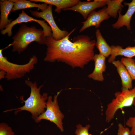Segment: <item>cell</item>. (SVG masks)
<instances>
[{
  "label": "cell",
  "mask_w": 135,
  "mask_h": 135,
  "mask_svg": "<svg viewBox=\"0 0 135 135\" xmlns=\"http://www.w3.org/2000/svg\"><path fill=\"white\" fill-rule=\"evenodd\" d=\"M12 128L7 124L2 122L0 123V135H14Z\"/></svg>",
  "instance_id": "22"
},
{
  "label": "cell",
  "mask_w": 135,
  "mask_h": 135,
  "mask_svg": "<svg viewBox=\"0 0 135 135\" xmlns=\"http://www.w3.org/2000/svg\"><path fill=\"white\" fill-rule=\"evenodd\" d=\"M133 104L134 105V106L135 108V98L134 100L133 103Z\"/></svg>",
  "instance_id": "25"
},
{
  "label": "cell",
  "mask_w": 135,
  "mask_h": 135,
  "mask_svg": "<svg viewBox=\"0 0 135 135\" xmlns=\"http://www.w3.org/2000/svg\"><path fill=\"white\" fill-rule=\"evenodd\" d=\"M115 98L108 104L105 112L106 121L110 122L119 109L131 106L135 98V87L130 89L121 90L114 94Z\"/></svg>",
  "instance_id": "5"
},
{
  "label": "cell",
  "mask_w": 135,
  "mask_h": 135,
  "mask_svg": "<svg viewBox=\"0 0 135 135\" xmlns=\"http://www.w3.org/2000/svg\"><path fill=\"white\" fill-rule=\"evenodd\" d=\"M134 42H135V40H134ZM134 46H135V45Z\"/></svg>",
  "instance_id": "26"
},
{
  "label": "cell",
  "mask_w": 135,
  "mask_h": 135,
  "mask_svg": "<svg viewBox=\"0 0 135 135\" xmlns=\"http://www.w3.org/2000/svg\"><path fill=\"white\" fill-rule=\"evenodd\" d=\"M52 6V5L49 4L45 10L41 12L36 10H30V11L33 16L38 18H42L46 21L51 28L52 37L54 40H59L66 37L69 32L66 30H60L57 26L53 16Z\"/></svg>",
  "instance_id": "7"
},
{
  "label": "cell",
  "mask_w": 135,
  "mask_h": 135,
  "mask_svg": "<svg viewBox=\"0 0 135 135\" xmlns=\"http://www.w3.org/2000/svg\"><path fill=\"white\" fill-rule=\"evenodd\" d=\"M14 4L12 0H1L0 1V30L1 31L4 29L12 21V19H8V18L13 7Z\"/></svg>",
  "instance_id": "14"
},
{
  "label": "cell",
  "mask_w": 135,
  "mask_h": 135,
  "mask_svg": "<svg viewBox=\"0 0 135 135\" xmlns=\"http://www.w3.org/2000/svg\"><path fill=\"white\" fill-rule=\"evenodd\" d=\"M32 21L37 22L42 26L46 37L52 36L51 28L45 22V20H38L32 18L26 14L24 10H22V12L19 14V16L16 18L12 21L4 29L1 31V33L3 35L7 34L8 36L10 37L12 35V30L14 26L19 23Z\"/></svg>",
  "instance_id": "8"
},
{
  "label": "cell",
  "mask_w": 135,
  "mask_h": 135,
  "mask_svg": "<svg viewBox=\"0 0 135 135\" xmlns=\"http://www.w3.org/2000/svg\"><path fill=\"white\" fill-rule=\"evenodd\" d=\"M110 47L112 52L108 61L110 63H112L115 60L116 57L118 56H124L126 58H132L135 56V46H129L125 48L119 45H112Z\"/></svg>",
  "instance_id": "15"
},
{
  "label": "cell",
  "mask_w": 135,
  "mask_h": 135,
  "mask_svg": "<svg viewBox=\"0 0 135 135\" xmlns=\"http://www.w3.org/2000/svg\"><path fill=\"white\" fill-rule=\"evenodd\" d=\"M124 4V6H128L126 12L122 15L121 14L122 10H118V20L115 23L112 24V26L114 28L119 29L125 26L128 30H130V22L131 18L135 12V0H132L130 2H125Z\"/></svg>",
  "instance_id": "11"
},
{
  "label": "cell",
  "mask_w": 135,
  "mask_h": 135,
  "mask_svg": "<svg viewBox=\"0 0 135 135\" xmlns=\"http://www.w3.org/2000/svg\"><path fill=\"white\" fill-rule=\"evenodd\" d=\"M90 128V126L89 124L84 127L81 124H78L76 126L75 133L76 135H92L88 132Z\"/></svg>",
  "instance_id": "21"
},
{
  "label": "cell",
  "mask_w": 135,
  "mask_h": 135,
  "mask_svg": "<svg viewBox=\"0 0 135 135\" xmlns=\"http://www.w3.org/2000/svg\"><path fill=\"white\" fill-rule=\"evenodd\" d=\"M75 30L73 29L60 40H54L52 36L46 37L45 62H61L73 68H83L93 60L96 41L91 40L87 35H80L74 37L72 42L70 40V36Z\"/></svg>",
  "instance_id": "1"
},
{
  "label": "cell",
  "mask_w": 135,
  "mask_h": 135,
  "mask_svg": "<svg viewBox=\"0 0 135 135\" xmlns=\"http://www.w3.org/2000/svg\"><path fill=\"white\" fill-rule=\"evenodd\" d=\"M25 83L30 87L31 90L30 96L26 100H24L23 96H21L20 98V100L24 102V104L20 107L7 110L3 112L16 110L14 114H16L20 111H27L30 113L32 118L35 121L46 110V101L48 98V94L47 93H44L42 95L40 94V90L44 86L43 84L38 87L36 81L33 83L28 80L25 81Z\"/></svg>",
  "instance_id": "2"
},
{
  "label": "cell",
  "mask_w": 135,
  "mask_h": 135,
  "mask_svg": "<svg viewBox=\"0 0 135 135\" xmlns=\"http://www.w3.org/2000/svg\"><path fill=\"white\" fill-rule=\"evenodd\" d=\"M106 8V7L104 6L98 11L94 10L90 12L86 20L82 22L83 26L79 32L92 26L98 28L100 26L102 22L108 19L110 17L107 12Z\"/></svg>",
  "instance_id": "10"
},
{
  "label": "cell",
  "mask_w": 135,
  "mask_h": 135,
  "mask_svg": "<svg viewBox=\"0 0 135 135\" xmlns=\"http://www.w3.org/2000/svg\"><path fill=\"white\" fill-rule=\"evenodd\" d=\"M12 39L13 41L10 44L12 51L17 52L19 54L25 50L32 42L46 44V37L42 29L37 28L35 26L28 27L24 24L20 25Z\"/></svg>",
  "instance_id": "3"
},
{
  "label": "cell",
  "mask_w": 135,
  "mask_h": 135,
  "mask_svg": "<svg viewBox=\"0 0 135 135\" xmlns=\"http://www.w3.org/2000/svg\"><path fill=\"white\" fill-rule=\"evenodd\" d=\"M118 135H131L130 130L128 128L125 127L120 123L118 124Z\"/></svg>",
  "instance_id": "24"
},
{
  "label": "cell",
  "mask_w": 135,
  "mask_h": 135,
  "mask_svg": "<svg viewBox=\"0 0 135 135\" xmlns=\"http://www.w3.org/2000/svg\"><path fill=\"white\" fill-rule=\"evenodd\" d=\"M116 68L121 80V90H130L132 88V80L126 68L119 60H114L112 63Z\"/></svg>",
  "instance_id": "13"
},
{
  "label": "cell",
  "mask_w": 135,
  "mask_h": 135,
  "mask_svg": "<svg viewBox=\"0 0 135 135\" xmlns=\"http://www.w3.org/2000/svg\"><path fill=\"white\" fill-rule=\"evenodd\" d=\"M126 124L131 128V135H135V116L130 117L127 120Z\"/></svg>",
  "instance_id": "23"
},
{
  "label": "cell",
  "mask_w": 135,
  "mask_h": 135,
  "mask_svg": "<svg viewBox=\"0 0 135 135\" xmlns=\"http://www.w3.org/2000/svg\"><path fill=\"white\" fill-rule=\"evenodd\" d=\"M108 1V0H94L91 2L80 1L74 6L62 10L78 12L82 15L84 20H86L92 11L96 8L104 6L107 5Z\"/></svg>",
  "instance_id": "9"
},
{
  "label": "cell",
  "mask_w": 135,
  "mask_h": 135,
  "mask_svg": "<svg viewBox=\"0 0 135 135\" xmlns=\"http://www.w3.org/2000/svg\"><path fill=\"white\" fill-rule=\"evenodd\" d=\"M106 58L105 56L100 54H94L93 58L94 62V68L92 72L88 75L89 78L98 81L104 80L103 73L106 68Z\"/></svg>",
  "instance_id": "12"
},
{
  "label": "cell",
  "mask_w": 135,
  "mask_h": 135,
  "mask_svg": "<svg viewBox=\"0 0 135 135\" xmlns=\"http://www.w3.org/2000/svg\"><path fill=\"white\" fill-rule=\"evenodd\" d=\"M31 2H40L55 6L54 11L60 14L61 10L72 7L78 4L79 0H30Z\"/></svg>",
  "instance_id": "16"
},
{
  "label": "cell",
  "mask_w": 135,
  "mask_h": 135,
  "mask_svg": "<svg viewBox=\"0 0 135 135\" xmlns=\"http://www.w3.org/2000/svg\"><path fill=\"white\" fill-rule=\"evenodd\" d=\"M3 50H0V70L5 72V78L8 80L23 77L34 69L38 62L37 57L33 55L26 64H19L12 63L3 56Z\"/></svg>",
  "instance_id": "4"
},
{
  "label": "cell",
  "mask_w": 135,
  "mask_h": 135,
  "mask_svg": "<svg viewBox=\"0 0 135 135\" xmlns=\"http://www.w3.org/2000/svg\"><path fill=\"white\" fill-rule=\"evenodd\" d=\"M96 46L99 52V54L103 55L106 58L110 55L112 49L103 38L101 33L98 29L96 31Z\"/></svg>",
  "instance_id": "18"
},
{
  "label": "cell",
  "mask_w": 135,
  "mask_h": 135,
  "mask_svg": "<svg viewBox=\"0 0 135 135\" xmlns=\"http://www.w3.org/2000/svg\"><path fill=\"white\" fill-rule=\"evenodd\" d=\"M123 1V0H108L106 10L110 17L114 18H117L118 11L122 10L124 7L122 4Z\"/></svg>",
  "instance_id": "19"
},
{
  "label": "cell",
  "mask_w": 135,
  "mask_h": 135,
  "mask_svg": "<svg viewBox=\"0 0 135 135\" xmlns=\"http://www.w3.org/2000/svg\"><path fill=\"white\" fill-rule=\"evenodd\" d=\"M14 2L13 7L11 12L22 9L33 8H38L42 11L45 10L48 7L47 4L44 3L38 4L35 2H32L30 0H12Z\"/></svg>",
  "instance_id": "17"
},
{
  "label": "cell",
  "mask_w": 135,
  "mask_h": 135,
  "mask_svg": "<svg viewBox=\"0 0 135 135\" xmlns=\"http://www.w3.org/2000/svg\"><path fill=\"white\" fill-rule=\"evenodd\" d=\"M120 61L128 71L132 80H135V60L134 59L122 58Z\"/></svg>",
  "instance_id": "20"
},
{
  "label": "cell",
  "mask_w": 135,
  "mask_h": 135,
  "mask_svg": "<svg viewBox=\"0 0 135 135\" xmlns=\"http://www.w3.org/2000/svg\"><path fill=\"white\" fill-rule=\"evenodd\" d=\"M62 90L58 92L57 94L52 97L48 96L46 102V109L45 112L40 115L36 119L35 122H40L42 120H49L55 124L61 131L64 130L62 120L64 116L60 109L58 101V96Z\"/></svg>",
  "instance_id": "6"
}]
</instances>
